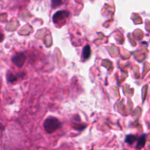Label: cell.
<instances>
[{
	"mask_svg": "<svg viewBox=\"0 0 150 150\" xmlns=\"http://www.w3.org/2000/svg\"><path fill=\"white\" fill-rule=\"evenodd\" d=\"M61 122L54 117H49L44 121V127L48 133H52L61 127Z\"/></svg>",
	"mask_w": 150,
	"mask_h": 150,
	"instance_id": "1",
	"label": "cell"
},
{
	"mask_svg": "<svg viewBox=\"0 0 150 150\" xmlns=\"http://www.w3.org/2000/svg\"><path fill=\"white\" fill-rule=\"evenodd\" d=\"M26 59H27V56L24 52H18L13 56L12 62L17 67L21 68L24 66Z\"/></svg>",
	"mask_w": 150,
	"mask_h": 150,
	"instance_id": "2",
	"label": "cell"
},
{
	"mask_svg": "<svg viewBox=\"0 0 150 150\" xmlns=\"http://www.w3.org/2000/svg\"><path fill=\"white\" fill-rule=\"evenodd\" d=\"M69 16V12L66 11H60L56 12L53 15L52 17V20L54 24L56 23L60 22V21H63V20L66 19V18H68Z\"/></svg>",
	"mask_w": 150,
	"mask_h": 150,
	"instance_id": "3",
	"label": "cell"
},
{
	"mask_svg": "<svg viewBox=\"0 0 150 150\" xmlns=\"http://www.w3.org/2000/svg\"><path fill=\"white\" fill-rule=\"evenodd\" d=\"M91 47L89 45H86L84 47L83 50V57L84 60H87L89 57H91Z\"/></svg>",
	"mask_w": 150,
	"mask_h": 150,
	"instance_id": "4",
	"label": "cell"
},
{
	"mask_svg": "<svg viewBox=\"0 0 150 150\" xmlns=\"http://www.w3.org/2000/svg\"><path fill=\"white\" fill-rule=\"evenodd\" d=\"M145 143H146V135H144L142 136H141L139 138V139L138 140V143H137V146H136V148L138 149H140L143 148L145 145Z\"/></svg>",
	"mask_w": 150,
	"mask_h": 150,
	"instance_id": "5",
	"label": "cell"
},
{
	"mask_svg": "<svg viewBox=\"0 0 150 150\" xmlns=\"http://www.w3.org/2000/svg\"><path fill=\"white\" fill-rule=\"evenodd\" d=\"M136 141V137L133 135H127L126 138H125V142L129 144H132L135 141Z\"/></svg>",
	"mask_w": 150,
	"mask_h": 150,
	"instance_id": "6",
	"label": "cell"
},
{
	"mask_svg": "<svg viewBox=\"0 0 150 150\" xmlns=\"http://www.w3.org/2000/svg\"><path fill=\"white\" fill-rule=\"evenodd\" d=\"M62 4H63L62 0H52V8H58L61 6Z\"/></svg>",
	"mask_w": 150,
	"mask_h": 150,
	"instance_id": "7",
	"label": "cell"
},
{
	"mask_svg": "<svg viewBox=\"0 0 150 150\" xmlns=\"http://www.w3.org/2000/svg\"><path fill=\"white\" fill-rule=\"evenodd\" d=\"M17 78H18V77L13 74H10L7 77V79H8V82H10V83H13V82L16 81Z\"/></svg>",
	"mask_w": 150,
	"mask_h": 150,
	"instance_id": "8",
	"label": "cell"
},
{
	"mask_svg": "<svg viewBox=\"0 0 150 150\" xmlns=\"http://www.w3.org/2000/svg\"><path fill=\"white\" fill-rule=\"evenodd\" d=\"M4 39V35L2 33H0V42H2Z\"/></svg>",
	"mask_w": 150,
	"mask_h": 150,
	"instance_id": "9",
	"label": "cell"
},
{
	"mask_svg": "<svg viewBox=\"0 0 150 150\" xmlns=\"http://www.w3.org/2000/svg\"><path fill=\"white\" fill-rule=\"evenodd\" d=\"M0 89H1V86H0Z\"/></svg>",
	"mask_w": 150,
	"mask_h": 150,
	"instance_id": "10",
	"label": "cell"
}]
</instances>
